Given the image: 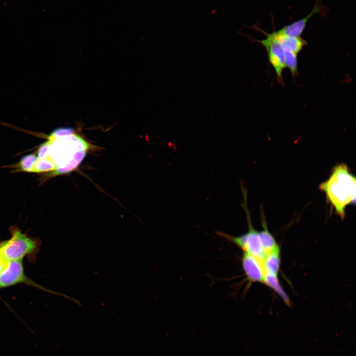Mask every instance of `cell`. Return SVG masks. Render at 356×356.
<instances>
[{
	"mask_svg": "<svg viewBox=\"0 0 356 356\" xmlns=\"http://www.w3.org/2000/svg\"><path fill=\"white\" fill-rule=\"evenodd\" d=\"M39 148L38 156L31 154L32 172L53 171L61 175L75 170L84 159L89 145L75 134L59 136L53 132Z\"/></svg>",
	"mask_w": 356,
	"mask_h": 356,
	"instance_id": "6da1fadb",
	"label": "cell"
},
{
	"mask_svg": "<svg viewBox=\"0 0 356 356\" xmlns=\"http://www.w3.org/2000/svg\"><path fill=\"white\" fill-rule=\"evenodd\" d=\"M319 189L325 193L327 202L342 220L345 218L346 207L356 203V177L346 164L334 166L329 178L320 184Z\"/></svg>",
	"mask_w": 356,
	"mask_h": 356,
	"instance_id": "7a4b0ae2",
	"label": "cell"
},
{
	"mask_svg": "<svg viewBox=\"0 0 356 356\" xmlns=\"http://www.w3.org/2000/svg\"><path fill=\"white\" fill-rule=\"evenodd\" d=\"M36 246L35 241L14 229L11 238L0 244V257L6 262L21 260L26 255L34 252Z\"/></svg>",
	"mask_w": 356,
	"mask_h": 356,
	"instance_id": "3957f363",
	"label": "cell"
},
{
	"mask_svg": "<svg viewBox=\"0 0 356 356\" xmlns=\"http://www.w3.org/2000/svg\"><path fill=\"white\" fill-rule=\"evenodd\" d=\"M250 29L258 30L266 34V38L262 40L253 39L250 37L238 33L244 36L248 37L252 42H257L260 43L267 51L268 61L274 68L276 76L280 82L282 81V71L285 67V55L284 50L277 39L274 31L271 33H267L262 30L257 24L249 27Z\"/></svg>",
	"mask_w": 356,
	"mask_h": 356,
	"instance_id": "277c9868",
	"label": "cell"
},
{
	"mask_svg": "<svg viewBox=\"0 0 356 356\" xmlns=\"http://www.w3.org/2000/svg\"><path fill=\"white\" fill-rule=\"evenodd\" d=\"M327 7L323 5L319 0H316L311 12L306 16L288 25L285 26L277 31L283 35L291 37H300L311 18L315 14L326 15Z\"/></svg>",
	"mask_w": 356,
	"mask_h": 356,
	"instance_id": "5b68a950",
	"label": "cell"
},
{
	"mask_svg": "<svg viewBox=\"0 0 356 356\" xmlns=\"http://www.w3.org/2000/svg\"><path fill=\"white\" fill-rule=\"evenodd\" d=\"M25 278L22 259L10 261L0 274V286L12 285L24 281Z\"/></svg>",
	"mask_w": 356,
	"mask_h": 356,
	"instance_id": "8992f818",
	"label": "cell"
},
{
	"mask_svg": "<svg viewBox=\"0 0 356 356\" xmlns=\"http://www.w3.org/2000/svg\"><path fill=\"white\" fill-rule=\"evenodd\" d=\"M241 263L243 269L249 281L264 282L265 270L263 262L244 252L242 255Z\"/></svg>",
	"mask_w": 356,
	"mask_h": 356,
	"instance_id": "52a82bcc",
	"label": "cell"
},
{
	"mask_svg": "<svg viewBox=\"0 0 356 356\" xmlns=\"http://www.w3.org/2000/svg\"><path fill=\"white\" fill-rule=\"evenodd\" d=\"M273 31L284 51H291L297 54L307 44L306 41L301 37L288 36L281 34L277 31Z\"/></svg>",
	"mask_w": 356,
	"mask_h": 356,
	"instance_id": "ba28073f",
	"label": "cell"
},
{
	"mask_svg": "<svg viewBox=\"0 0 356 356\" xmlns=\"http://www.w3.org/2000/svg\"><path fill=\"white\" fill-rule=\"evenodd\" d=\"M263 263L265 274L277 275L280 265L279 247L267 253Z\"/></svg>",
	"mask_w": 356,
	"mask_h": 356,
	"instance_id": "9c48e42d",
	"label": "cell"
},
{
	"mask_svg": "<svg viewBox=\"0 0 356 356\" xmlns=\"http://www.w3.org/2000/svg\"><path fill=\"white\" fill-rule=\"evenodd\" d=\"M262 224L263 229L259 232V234L263 247L267 253L276 249L279 246L272 235L268 231L265 218L263 209L261 207Z\"/></svg>",
	"mask_w": 356,
	"mask_h": 356,
	"instance_id": "30bf717a",
	"label": "cell"
},
{
	"mask_svg": "<svg viewBox=\"0 0 356 356\" xmlns=\"http://www.w3.org/2000/svg\"><path fill=\"white\" fill-rule=\"evenodd\" d=\"M263 283L275 291L286 304H290L288 296L280 286L277 275L265 273Z\"/></svg>",
	"mask_w": 356,
	"mask_h": 356,
	"instance_id": "8fae6325",
	"label": "cell"
},
{
	"mask_svg": "<svg viewBox=\"0 0 356 356\" xmlns=\"http://www.w3.org/2000/svg\"><path fill=\"white\" fill-rule=\"evenodd\" d=\"M285 67L288 68L293 76L297 72V54L288 51H284Z\"/></svg>",
	"mask_w": 356,
	"mask_h": 356,
	"instance_id": "7c38bea8",
	"label": "cell"
},
{
	"mask_svg": "<svg viewBox=\"0 0 356 356\" xmlns=\"http://www.w3.org/2000/svg\"><path fill=\"white\" fill-rule=\"evenodd\" d=\"M7 262L3 260L1 257H0V274L5 267Z\"/></svg>",
	"mask_w": 356,
	"mask_h": 356,
	"instance_id": "4fadbf2b",
	"label": "cell"
}]
</instances>
